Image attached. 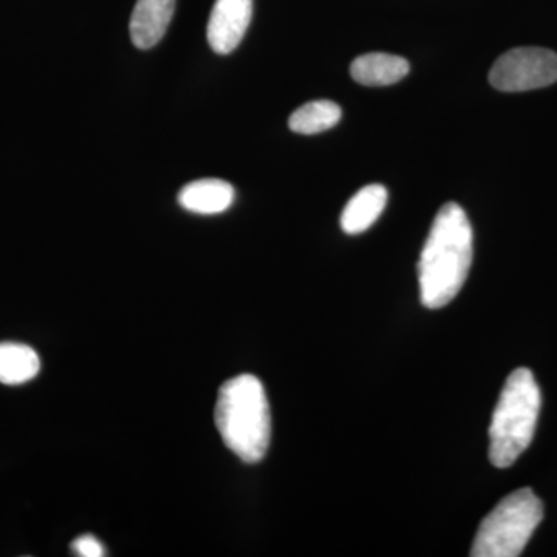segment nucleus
<instances>
[{
  "instance_id": "nucleus-1",
  "label": "nucleus",
  "mask_w": 557,
  "mask_h": 557,
  "mask_svg": "<svg viewBox=\"0 0 557 557\" xmlns=\"http://www.w3.org/2000/svg\"><path fill=\"white\" fill-rule=\"evenodd\" d=\"M472 263V226L460 205L446 203L432 223L418 263L421 302L442 309L467 282Z\"/></svg>"
},
{
  "instance_id": "nucleus-2",
  "label": "nucleus",
  "mask_w": 557,
  "mask_h": 557,
  "mask_svg": "<svg viewBox=\"0 0 557 557\" xmlns=\"http://www.w3.org/2000/svg\"><path fill=\"white\" fill-rule=\"evenodd\" d=\"M215 426L223 443L245 463L265 457L271 440V412L265 388L252 375L234 376L219 391Z\"/></svg>"
},
{
  "instance_id": "nucleus-3",
  "label": "nucleus",
  "mask_w": 557,
  "mask_h": 557,
  "mask_svg": "<svg viewBox=\"0 0 557 557\" xmlns=\"http://www.w3.org/2000/svg\"><path fill=\"white\" fill-rule=\"evenodd\" d=\"M542 397L530 369H516L502 388L490 426V460L509 468L530 446L536 432Z\"/></svg>"
},
{
  "instance_id": "nucleus-4",
  "label": "nucleus",
  "mask_w": 557,
  "mask_h": 557,
  "mask_svg": "<svg viewBox=\"0 0 557 557\" xmlns=\"http://www.w3.org/2000/svg\"><path fill=\"white\" fill-rule=\"evenodd\" d=\"M544 519V505L530 490L515 491L502 498L496 508L480 523L472 557H516L522 555L539 523Z\"/></svg>"
},
{
  "instance_id": "nucleus-5",
  "label": "nucleus",
  "mask_w": 557,
  "mask_h": 557,
  "mask_svg": "<svg viewBox=\"0 0 557 557\" xmlns=\"http://www.w3.org/2000/svg\"><path fill=\"white\" fill-rule=\"evenodd\" d=\"M557 81V54L539 47H520L502 54L490 72V83L500 91H528Z\"/></svg>"
},
{
  "instance_id": "nucleus-6",
  "label": "nucleus",
  "mask_w": 557,
  "mask_h": 557,
  "mask_svg": "<svg viewBox=\"0 0 557 557\" xmlns=\"http://www.w3.org/2000/svg\"><path fill=\"white\" fill-rule=\"evenodd\" d=\"M252 17V0H215L208 21V42L219 54L239 47Z\"/></svg>"
},
{
  "instance_id": "nucleus-7",
  "label": "nucleus",
  "mask_w": 557,
  "mask_h": 557,
  "mask_svg": "<svg viewBox=\"0 0 557 557\" xmlns=\"http://www.w3.org/2000/svg\"><path fill=\"white\" fill-rule=\"evenodd\" d=\"M175 0H138L131 17V38L139 50H149L166 35Z\"/></svg>"
},
{
  "instance_id": "nucleus-8",
  "label": "nucleus",
  "mask_w": 557,
  "mask_h": 557,
  "mask_svg": "<svg viewBox=\"0 0 557 557\" xmlns=\"http://www.w3.org/2000/svg\"><path fill=\"white\" fill-rule=\"evenodd\" d=\"M236 199V190L228 182L203 178L189 183L180 190L178 203L186 211L200 215L222 214Z\"/></svg>"
},
{
  "instance_id": "nucleus-9",
  "label": "nucleus",
  "mask_w": 557,
  "mask_h": 557,
  "mask_svg": "<svg viewBox=\"0 0 557 557\" xmlns=\"http://www.w3.org/2000/svg\"><path fill=\"white\" fill-rule=\"evenodd\" d=\"M386 205L387 189L383 185L364 186L347 201L341 214V228L350 236L364 233L380 219Z\"/></svg>"
},
{
  "instance_id": "nucleus-10",
  "label": "nucleus",
  "mask_w": 557,
  "mask_h": 557,
  "mask_svg": "<svg viewBox=\"0 0 557 557\" xmlns=\"http://www.w3.org/2000/svg\"><path fill=\"white\" fill-rule=\"evenodd\" d=\"M409 72L408 60L388 53H366L350 65L351 78L368 87L392 86Z\"/></svg>"
},
{
  "instance_id": "nucleus-11",
  "label": "nucleus",
  "mask_w": 557,
  "mask_h": 557,
  "mask_svg": "<svg viewBox=\"0 0 557 557\" xmlns=\"http://www.w3.org/2000/svg\"><path fill=\"white\" fill-rule=\"evenodd\" d=\"M40 359L32 347L20 343H0V383L20 386L38 375Z\"/></svg>"
},
{
  "instance_id": "nucleus-12",
  "label": "nucleus",
  "mask_w": 557,
  "mask_h": 557,
  "mask_svg": "<svg viewBox=\"0 0 557 557\" xmlns=\"http://www.w3.org/2000/svg\"><path fill=\"white\" fill-rule=\"evenodd\" d=\"M343 116V110L336 102L327 100L311 101L293 112L289 116V131L300 135H317L335 127Z\"/></svg>"
},
{
  "instance_id": "nucleus-13",
  "label": "nucleus",
  "mask_w": 557,
  "mask_h": 557,
  "mask_svg": "<svg viewBox=\"0 0 557 557\" xmlns=\"http://www.w3.org/2000/svg\"><path fill=\"white\" fill-rule=\"evenodd\" d=\"M72 553L79 557H102L106 555L101 542L97 537L90 536V534L76 537L72 542Z\"/></svg>"
}]
</instances>
